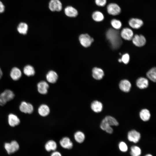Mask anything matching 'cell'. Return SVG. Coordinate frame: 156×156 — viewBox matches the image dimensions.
Wrapping results in <instances>:
<instances>
[{
  "mask_svg": "<svg viewBox=\"0 0 156 156\" xmlns=\"http://www.w3.org/2000/svg\"><path fill=\"white\" fill-rule=\"evenodd\" d=\"M106 36L113 49L118 48L122 44L119 33L117 30L110 28L106 32Z\"/></svg>",
  "mask_w": 156,
  "mask_h": 156,
  "instance_id": "1",
  "label": "cell"
},
{
  "mask_svg": "<svg viewBox=\"0 0 156 156\" xmlns=\"http://www.w3.org/2000/svg\"><path fill=\"white\" fill-rule=\"evenodd\" d=\"M37 90L39 93L42 94H45L48 92L49 85L44 81H42L39 82L37 85Z\"/></svg>",
  "mask_w": 156,
  "mask_h": 156,
  "instance_id": "11",
  "label": "cell"
},
{
  "mask_svg": "<svg viewBox=\"0 0 156 156\" xmlns=\"http://www.w3.org/2000/svg\"><path fill=\"white\" fill-rule=\"evenodd\" d=\"M79 40L81 45L85 47L90 46L94 41V39L87 34H81Z\"/></svg>",
  "mask_w": 156,
  "mask_h": 156,
  "instance_id": "3",
  "label": "cell"
},
{
  "mask_svg": "<svg viewBox=\"0 0 156 156\" xmlns=\"http://www.w3.org/2000/svg\"><path fill=\"white\" fill-rule=\"evenodd\" d=\"M57 147V145L56 142L52 140L48 141L45 145V149L48 152L55 151Z\"/></svg>",
  "mask_w": 156,
  "mask_h": 156,
  "instance_id": "23",
  "label": "cell"
},
{
  "mask_svg": "<svg viewBox=\"0 0 156 156\" xmlns=\"http://www.w3.org/2000/svg\"><path fill=\"white\" fill-rule=\"evenodd\" d=\"M3 75L2 71L0 68V79L1 78Z\"/></svg>",
  "mask_w": 156,
  "mask_h": 156,
  "instance_id": "40",
  "label": "cell"
},
{
  "mask_svg": "<svg viewBox=\"0 0 156 156\" xmlns=\"http://www.w3.org/2000/svg\"><path fill=\"white\" fill-rule=\"evenodd\" d=\"M120 35L125 40H129L132 39L133 33L132 30L130 29L125 28L122 30Z\"/></svg>",
  "mask_w": 156,
  "mask_h": 156,
  "instance_id": "10",
  "label": "cell"
},
{
  "mask_svg": "<svg viewBox=\"0 0 156 156\" xmlns=\"http://www.w3.org/2000/svg\"><path fill=\"white\" fill-rule=\"evenodd\" d=\"M120 89L122 91L125 92H128L130 90L131 84L128 80L126 79L121 81L119 84Z\"/></svg>",
  "mask_w": 156,
  "mask_h": 156,
  "instance_id": "17",
  "label": "cell"
},
{
  "mask_svg": "<svg viewBox=\"0 0 156 156\" xmlns=\"http://www.w3.org/2000/svg\"><path fill=\"white\" fill-rule=\"evenodd\" d=\"M140 133L137 131L133 130L129 131L127 134V138L130 142L136 143L139 142L141 138Z\"/></svg>",
  "mask_w": 156,
  "mask_h": 156,
  "instance_id": "6",
  "label": "cell"
},
{
  "mask_svg": "<svg viewBox=\"0 0 156 156\" xmlns=\"http://www.w3.org/2000/svg\"><path fill=\"white\" fill-rule=\"evenodd\" d=\"M105 131L107 133L111 134L113 133V129L111 126H110Z\"/></svg>",
  "mask_w": 156,
  "mask_h": 156,
  "instance_id": "39",
  "label": "cell"
},
{
  "mask_svg": "<svg viewBox=\"0 0 156 156\" xmlns=\"http://www.w3.org/2000/svg\"><path fill=\"white\" fill-rule=\"evenodd\" d=\"M46 77L47 80L48 82L53 83L56 82L58 76L57 73L55 71L51 70L47 73Z\"/></svg>",
  "mask_w": 156,
  "mask_h": 156,
  "instance_id": "19",
  "label": "cell"
},
{
  "mask_svg": "<svg viewBox=\"0 0 156 156\" xmlns=\"http://www.w3.org/2000/svg\"><path fill=\"white\" fill-rule=\"evenodd\" d=\"M39 114L42 117L48 116L50 112V109L47 105L42 104L40 106L38 109Z\"/></svg>",
  "mask_w": 156,
  "mask_h": 156,
  "instance_id": "18",
  "label": "cell"
},
{
  "mask_svg": "<svg viewBox=\"0 0 156 156\" xmlns=\"http://www.w3.org/2000/svg\"><path fill=\"white\" fill-rule=\"evenodd\" d=\"M60 144L62 148L65 149H70L73 146V143L70 139L67 137L62 138L60 141Z\"/></svg>",
  "mask_w": 156,
  "mask_h": 156,
  "instance_id": "14",
  "label": "cell"
},
{
  "mask_svg": "<svg viewBox=\"0 0 156 156\" xmlns=\"http://www.w3.org/2000/svg\"><path fill=\"white\" fill-rule=\"evenodd\" d=\"M96 4L99 7H103L107 3V0H95Z\"/></svg>",
  "mask_w": 156,
  "mask_h": 156,
  "instance_id": "36",
  "label": "cell"
},
{
  "mask_svg": "<svg viewBox=\"0 0 156 156\" xmlns=\"http://www.w3.org/2000/svg\"><path fill=\"white\" fill-rule=\"evenodd\" d=\"M144 156H153L152 154L150 153H148L146 154Z\"/></svg>",
  "mask_w": 156,
  "mask_h": 156,
  "instance_id": "41",
  "label": "cell"
},
{
  "mask_svg": "<svg viewBox=\"0 0 156 156\" xmlns=\"http://www.w3.org/2000/svg\"><path fill=\"white\" fill-rule=\"evenodd\" d=\"M140 116L142 120L144 121L148 120L151 117L149 111L146 109H142L140 113Z\"/></svg>",
  "mask_w": 156,
  "mask_h": 156,
  "instance_id": "25",
  "label": "cell"
},
{
  "mask_svg": "<svg viewBox=\"0 0 156 156\" xmlns=\"http://www.w3.org/2000/svg\"><path fill=\"white\" fill-rule=\"evenodd\" d=\"M119 150L123 153L126 152L128 150V147L127 144L124 141H121L118 144Z\"/></svg>",
  "mask_w": 156,
  "mask_h": 156,
  "instance_id": "33",
  "label": "cell"
},
{
  "mask_svg": "<svg viewBox=\"0 0 156 156\" xmlns=\"http://www.w3.org/2000/svg\"><path fill=\"white\" fill-rule=\"evenodd\" d=\"M122 62L124 64H127L129 62V56L128 53H125L123 55L121 59Z\"/></svg>",
  "mask_w": 156,
  "mask_h": 156,
  "instance_id": "35",
  "label": "cell"
},
{
  "mask_svg": "<svg viewBox=\"0 0 156 156\" xmlns=\"http://www.w3.org/2000/svg\"><path fill=\"white\" fill-rule=\"evenodd\" d=\"M49 8L52 11L59 12L62 9V4L59 0H51L49 3Z\"/></svg>",
  "mask_w": 156,
  "mask_h": 156,
  "instance_id": "8",
  "label": "cell"
},
{
  "mask_svg": "<svg viewBox=\"0 0 156 156\" xmlns=\"http://www.w3.org/2000/svg\"><path fill=\"white\" fill-rule=\"evenodd\" d=\"M75 140L78 143H81L84 140L85 136L84 134L82 131H78L75 133L74 135Z\"/></svg>",
  "mask_w": 156,
  "mask_h": 156,
  "instance_id": "27",
  "label": "cell"
},
{
  "mask_svg": "<svg viewBox=\"0 0 156 156\" xmlns=\"http://www.w3.org/2000/svg\"><path fill=\"white\" fill-rule=\"evenodd\" d=\"M11 78L14 81L18 80L22 76V73L21 70L16 67H14L11 69L10 74Z\"/></svg>",
  "mask_w": 156,
  "mask_h": 156,
  "instance_id": "15",
  "label": "cell"
},
{
  "mask_svg": "<svg viewBox=\"0 0 156 156\" xmlns=\"http://www.w3.org/2000/svg\"><path fill=\"white\" fill-rule=\"evenodd\" d=\"M156 69L155 67L149 70L147 73L148 78L153 82L156 81Z\"/></svg>",
  "mask_w": 156,
  "mask_h": 156,
  "instance_id": "31",
  "label": "cell"
},
{
  "mask_svg": "<svg viewBox=\"0 0 156 156\" xmlns=\"http://www.w3.org/2000/svg\"><path fill=\"white\" fill-rule=\"evenodd\" d=\"M91 108L93 111L96 113L101 112L103 108L102 103L98 101H93L91 105Z\"/></svg>",
  "mask_w": 156,
  "mask_h": 156,
  "instance_id": "20",
  "label": "cell"
},
{
  "mask_svg": "<svg viewBox=\"0 0 156 156\" xmlns=\"http://www.w3.org/2000/svg\"><path fill=\"white\" fill-rule=\"evenodd\" d=\"M51 156H62V155L59 152L54 151L51 153Z\"/></svg>",
  "mask_w": 156,
  "mask_h": 156,
  "instance_id": "37",
  "label": "cell"
},
{
  "mask_svg": "<svg viewBox=\"0 0 156 156\" xmlns=\"http://www.w3.org/2000/svg\"><path fill=\"white\" fill-rule=\"evenodd\" d=\"M8 121L9 125L12 127H14L18 125L20 120L15 114H10L8 116Z\"/></svg>",
  "mask_w": 156,
  "mask_h": 156,
  "instance_id": "13",
  "label": "cell"
},
{
  "mask_svg": "<svg viewBox=\"0 0 156 156\" xmlns=\"http://www.w3.org/2000/svg\"><path fill=\"white\" fill-rule=\"evenodd\" d=\"M142 151L141 148L137 145H133L130 148V154L131 156H140Z\"/></svg>",
  "mask_w": 156,
  "mask_h": 156,
  "instance_id": "24",
  "label": "cell"
},
{
  "mask_svg": "<svg viewBox=\"0 0 156 156\" xmlns=\"http://www.w3.org/2000/svg\"><path fill=\"white\" fill-rule=\"evenodd\" d=\"M92 17L94 20L97 22L103 21L104 18L103 13L98 11H95L93 13Z\"/></svg>",
  "mask_w": 156,
  "mask_h": 156,
  "instance_id": "28",
  "label": "cell"
},
{
  "mask_svg": "<svg viewBox=\"0 0 156 156\" xmlns=\"http://www.w3.org/2000/svg\"><path fill=\"white\" fill-rule=\"evenodd\" d=\"M136 84L138 88L143 89L147 87L148 85V81L146 78L142 77L137 79Z\"/></svg>",
  "mask_w": 156,
  "mask_h": 156,
  "instance_id": "22",
  "label": "cell"
},
{
  "mask_svg": "<svg viewBox=\"0 0 156 156\" xmlns=\"http://www.w3.org/2000/svg\"><path fill=\"white\" fill-rule=\"evenodd\" d=\"M104 119L108 124L111 126H117L119 123L117 120L114 117L107 116L105 117Z\"/></svg>",
  "mask_w": 156,
  "mask_h": 156,
  "instance_id": "30",
  "label": "cell"
},
{
  "mask_svg": "<svg viewBox=\"0 0 156 156\" xmlns=\"http://www.w3.org/2000/svg\"><path fill=\"white\" fill-rule=\"evenodd\" d=\"M104 75L103 70L99 68H94L92 70V75L93 77L96 80H100Z\"/></svg>",
  "mask_w": 156,
  "mask_h": 156,
  "instance_id": "21",
  "label": "cell"
},
{
  "mask_svg": "<svg viewBox=\"0 0 156 156\" xmlns=\"http://www.w3.org/2000/svg\"><path fill=\"white\" fill-rule=\"evenodd\" d=\"M132 39L133 43L137 47L143 46L146 42V39L142 35H135Z\"/></svg>",
  "mask_w": 156,
  "mask_h": 156,
  "instance_id": "9",
  "label": "cell"
},
{
  "mask_svg": "<svg viewBox=\"0 0 156 156\" xmlns=\"http://www.w3.org/2000/svg\"><path fill=\"white\" fill-rule=\"evenodd\" d=\"M129 24L132 28L135 29H138L142 26L143 22L140 19L132 18L129 20Z\"/></svg>",
  "mask_w": 156,
  "mask_h": 156,
  "instance_id": "12",
  "label": "cell"
},
{
  "mask_svg": "<svg viewBox=\"0 0 156 156\" xmlns=\"http://www.w3.org/2000/svg\"><path fill=\"white\" fill-rule=\"evenodd\" d=\"M14 96V94L12 90H5L0 94V105H4L7 102L12 100Z\"/></svg>",
  "mask_w": 156,
  "mask_h": 156,
  "instance_id": "2",
  "label": "cell"
},
{
  "mask_svg": "<svg viewBox=\"0 0 156 156\" xmlns=\"http://www.w3.org/2000/svg\"><path fill=\"white\" fill-rule=\"evenodd\" d=\"M111 126L106 122L103 119L102 121L100 124V128L103 130L105 131L109 127Z\"/></svg>",
  "mask_w": 156,
  "mask_h": 156,
  "instance_id": "34",
  "label": "cell"
},
{
  "mask_svg": "<svg viewBox=\"0 0 156 156\" xmlns=\"http://www.w3.org/2000/svg\"><path fill=\"white\" fill-rule=\"evenodd\" d=\"M4 148L9 154H11L17 151L19 148V145L16 141H12L10 143H6Z\"/></svg>",
  "mask_w": 156,
  "mask_h": 156,
  "instance_id": "5",
  "label": "cell"
},
{
  "mask_svg": "<svg viewBox=\"0 0 156 156\" xmlns=\"http://www.w3.org/2000/svg\"><path fill=\"white\" fill-rule=\"evenodd\" d=\"M118 61L120 62H122L121 59H118Z\"/></svg>",
  "mask_w": 156,
  "mask_h": 156,
  "instance_id": "42",
  "label": "cell"
},
{
  "mask_svg": "<svg viewBox=\"0 0 156 156\" xmlns=\"http://www.w3.org/2000/svg\"><path fill=\"white\" fill-rule=\"evenodd\" d=\"M17 30L20 34L23 35L26 34L28 30V26L25 23H20L17 27Z\"/></svg>",
  "mask_w": 156,
  "mask_h": 156,
  "instance_id": "29",
  "label": "cell"
},
{
  "mask_svg": "<svg viewBox=\"0 0 156 156\" xmlns=\"http://www.w3.org/2000/svg\"><path fill=\"white\" fill-rule=\"evenodd\" d=\"M111 24L114 29L118 30L120 29L122 26L121 22L119 20L116 19H112L111 21Z\"/></svg>",
  "mask_w": 156,
  "mask_h": 156,
  "instance_id": "32",
  "label": "cell"
},
{
  "mask_svg": "<svg viewBox=\"0 0 156 156\" xmlns=\"http://www.w3.org/2000/svg\"><path fill=\"white\" fill-rule=\"evenodd\" d=\"M107 10L109 14L113 16L119 14L121 11V9L119 6L114 3L108 4L107 7Z\"/></svg>",
  "mask_w": 156,
  "mask_h": 156,
  "instance_id": "4",
  "label": "cell"
},
{
  "mask_svg": "<svg viewBox=\"0 0 156 156\" xmlns=\"http://www.w3.org/2000/svg\"><path fill=\"white\" fill-rule=\"evenodd\" d=\"M64 13L67 16L70 17H76L78 14L77 10L71 6H68L64 10Z\"/></svg>",
  "mask_w": 156,
  "mask_h": 156,
  "instance_id": "16",
  "label": "cell"
},
{
  "mask_svg": "<svg viewBox=\"0 0 156 156\" xmlns=\"http://www.w3.org/2000/svg\"><path fill=\"white\" fill-rule=\"evenodd\" d=\"M4 6L2 3L0 1V13L3 12L4 10Z\"/></svg>",
  "mask_w": 156,
  "mask_h": 156,
  "instance_id": "38",
  "label": "cell"
},
{
  "mask_svg": "<svg viewBox=\"0 0 156 156\" xmlns=\"http://www.w3.org/2000/svg\"><path fill=\"white\" fill-rule=\"evenodd\" d=\"M19 109L21 112L28 114L32 113L34 110L33 106L31 103L25 101H22L21 103Z\"/></svg>",
  "mask_w": 156,
  "mask_h": 156,
  "instance_id": "7",
  "label": "cell"
},
{
  "mask_svg": "<svg viewBox=\"0 0 156 156\" xmlns=\"http://www.w3.org/2000/svg\"><path fill=\"white\" fill-rule=\"evenodd\" d=\"M23 72L24 74L27 76H33L35 74L34 68L29 65H26L24 67Z\"/></svg>",
  "mask_w": 156,
  "mask_h": 156,
  "instance_id": "26",
  "label": "cell"
}]
</instances>
